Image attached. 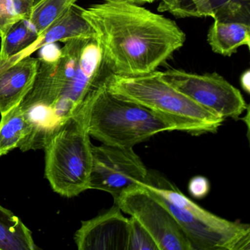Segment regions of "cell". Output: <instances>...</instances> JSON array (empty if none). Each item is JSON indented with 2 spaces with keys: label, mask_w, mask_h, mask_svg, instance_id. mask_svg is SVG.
<instances>
[{
  "label": "cell",
  "mask_w": 250,
  "mask_h": 250,
  "mask_svg": "<svg viewBox=\"0 0 250 250\" xmlns=\"http://www.w3.org/2000/svg\"><path fill=\"white\" fill-rule=\"evenodd\" d=\"M83 16L114 75L153 72L185 43V33L175 21L125 0H105L84 8Z\"/></svg>",
  "instance_id": "cell-1"
},
{
  "label": "cell",
  "mask_w": 250,
  "mask_h": 250,
  "mask_svg": "<svg viewBox=\"0 0 250 250\" xmlns=\"http://www.w3.org/2000/svg\"><path fill=\"white\" fill-rule=\"evenodd\" d=\"M143 187L159 199L182 228L193 250H250V226L212 213L159 174L148 172Z\"/></svg>",
  "instance_id": "cell-4"
},
{
  "label": "cell",
  "mask_w": 250,
  "mask_h": 250,
  "mask_svg": "<svg viewBox=\"0 0 250 250\" xmlns=\"http://www.w3.org/2000/svg\"><path fill=\"white\" fill-rule=\"evenodd\" d=\"M158 11H168L178 18L194 17L187 0H161Z\"/></svg>",
  "instance_id": "cell-21"
},
{
  "label": "cell",
  "mask_w": 250,
  "mask_h": 250,
  "mask_svg": "<svg viewBox=\"0 0 250 250\" xmlns=\"http://www.w3.org/2000/svg\"><path fill=\"white\" fill-rule=\"evenodd\" d=\"M83 108L90 137L107 146L134 148L156 134L174 131L147 108L111 93L105 80L90 93Z\"/></svg>",
  "instance_id": "cell-5"
},
{
  "label": "cell",
  "mask_w": 250,
  "mask_h": 250,
  "mask_svg": "<svg viewBox=\"0 0 250 250\" xmlns=\"http://www.w3.org/2000/svg\"><path fill=\"white\" fill-rule=\"evenodd\" d=\"M35 0H0V39L16 23L28 20Z\"/></svg>",
  "instance_id": "cell-19"
},
{
  "label": "cell",
  "mask_w": 250,
  "mask_h": 250,
  "mask_svg": "<svg viewBox=\"0 0 250 250\" xmlns=\"http://www.w3.org/2000/svg\"><path fill=\"white\" fill-rule=\"evenodd\" d=\"M105 85L113 94L147 108L167 121L174 131L194 136L213 134L225 121L166 83L160 71L137 77L109 74Z\"/></svg>",
  "instance_id": "cell-3"
},
{
  "label": "cell",
  "mask_w": 250,
  "mask_h": 250,
  "mask_svg": "<svg viewBox=\"0 0 250 250\" xmlns=\"http://www.w3.org/2000/svg\"><path fill=\"white\" fill-rule=\"evenodd\" d=\"M241 87L247 93H250V71L247 70L241 76Z\"/></svg>",
  "instance_id": "cell-23"
},
{
  "label": "cell",
  "mask_w": 250,
  "mask_h": 250,
  "mask_svg": "<svg viewBox=\"0 0 250 250\" xmlns=\"http://www.w3.org/2000/svg\"><path fill=\"white\" fill-rule=\"evenodd\" d=\"M77 0H38L32 8L29 21L38 35L58 21Z\"/></svg>",
  "instance_id": "cell-17"
},
{
  "label": "cell",
  "mask_w": 250,
  "mask_h": 250,
  "mask_svg": "<svg viewBox=\"0 0 250 250\" xmlns=\"http://www.w3.org/2000/svg\"><path fill=\"white\" fill-rule=\"evenodd\" d=\"M31 230L19 216L0 205V250H36Z\"/></svg>",
  "instance_id": "cell-15"
},
{
  "label": "cell",
  "mask_w": 250,
  "mask_h": 250,
  "mask_svg": "<svg viewBox=\"0 0 250 250\" xmlns=\"http://www.w3.org/2000/svg\"><path fill=\"white\" fill-rule=\"evenodd\" d=\"M194 17L250 24V0H187Z\"/></svg>",
  "instance_id": "cell-14"
},
{
  "label": "cell",
  "mask_w": 250,
  "mask_h": 250,
  "mask_svg": "<svg viewBox=\"0 0 250 250\" xmlns=\"http://www.w3.org/2000/svg\"><path fill=\"white\" fill-rule=\"evenodd\" d=\"M160 75L193 102L224 120H237L249 107L241 91L217 73L197 74L171 68L160 71Z\"/></svg>",
  "instance_id": "cell-7"
},
{
  "label": "cell",
  "mask_w": 250,
  "mask_h": 250,
  "mask_svg": "<svg viewBox=\"0 0 250 250\" xmlns=\"http://www.w3.org/2000/svg\"><path fill=\"white\" fill-rule=\"evenodd\" d=\"M114 203L123 213L140 222L151 235L159 250H193L172 213L143 186L124 193Z\"/></svg>",
  "instance_id": "cell-8"
},
{
  "label": "cell",
  "mask_w": 250,
  "mask_h": 250,
  "mask_svg": "<svg viewBox=\"0 0 250 250\" xmlns=\"http://www.w3.org/2000/svg\"><path fill=\"white\" fill-rule=\"evenodd\" d=\"M89 189L109 193L114 200L146 183L149 171L133 147L92 144Z\"/></svg>",
  "instance_id": "cell-9"
},
{
  "label": "cell",
  "mask_w": 250,
  "mask_h": 250,
  "mask_svg": "<svg viewBox=\"0 0 250 250\" xmlns=\"http://www.w3.org/2000/svg\"><path fill=\"white\" fill-rule=\"evenodd\" d=\"M38 37L39 35L27 20L16 23L1 39L0 65L28 47Z\"/></svg>",
  "instance_id": "cell-18"
},
{
  "label": "cell",
  "mask_w": 250,
  "mask_h": 250,
  "mask_svg": "<svg viewBox=\"0 0 250 250\" xmlns=\"http://www.w3.org/2000/svg\"><path fill=\"white\" fill-rule=\"evenodd\" d=\"M129 219L114 203L96 217L82 222L74 240L80 250H127Z\"/></svg>",
  "instance_id": "cell-10"
},
{
  "label": "cell",
  "mask_w": 250,
  "mask_h": 250,
  "mask_svg": "<svg viewBox=\"0 0 250 250\" xmlns=\"http://www.w3.org/2000/svg\"><path fill=\"white\" fill-rule=\"evenodd\" d=\"M83 9L74 4L58 21L41 33L32 44L1 64L0 68L13 65L23 58L30 57L41 48L53 44L55 42L65 43L71 39L96 36L94 30L83 17Z\"/></svg>",
  "instance_id": "cell-11"
},
{
  "label": "cell",
  "mask_w": 250,
  "mask_h": 250,
  "mask_svg": "<svg viewBox=\"0 0 250 250\" xmlns=\"http://www.w3.org/2000/svg\"><path fill=\"white\" fill-rule=\"evenodd\" d=\"M208 42L215 53L231 56L241 46L250 48V24L213 20L208 33Z\"/></svg>",
  "instance_id": "cell-13"
},
{
  "label": "cell",
  "mask_w": 250,
  "mask_h": 250,
  "mask_svg": "<svg viewBox=\"0 0 250 250\" xmlns=\"http://www.w3.org/2000/svg\"><path fill=\"white\" fill-rule=\"evenodd\" d=\"M125 1L139 5H143V4L145 3H152V2H154V0H125Z\"/></svg>",
  "instance_id": "cell-24"
},
{
  "label": "cell",
  "mask_w": 250,
  "mask_h": 250,
  "mask_svg": "<svg viewBox=\"0 0 250 250\" xmlns=\"http://www.w3.org/2000/svg\"><path fill=\"white\" fill-rule=\"evenodd\" d=\"M43 150L45 176L55 192L71 198L89 189L93 155L84 108L51 137Z\"/></svg>",
  "instance_id": "cell-6"
},
{
  "label": "cell",
  "mask_w": 250,
  "mask_h": 250,
  "mask_svg": "<svg viewBox=\"0 0 250 250\" xmlns=\"http://www.w3.org/2000/svg\"><path fill=\"white\" fill-rule=\"evenodd\" d=\"M1 115L0 156L20 147L29 131L28 124L20 104Z\"/></svg>",
  "instance_id": "cell-16"
},
{
  "label": "cell",
  "mask_w": 250,
  "mask_h": 250,
  "mask_svg": "<svg viewBox=\"0 0 250 250\" xmlns=\"http://www.w3.org/2000/svg\"><path fill=\"white\" fill-rule=\"evenodd\" d=\"M84 39L67 41L55 56L39 58L34 84L20 104L29 125L19 147L21 151L44 148L51 137L83 109L73 80Z\"/></svg>",
  "instance_id": "cell-2"
},
{
  "label": "cell",
  "mask_w": 250,
  "mask_h": 250,
  "mask_svg": "<svg viewBox=\"0 0 250 250\" xmlns=\"http://www.w3.org/2000/svg\"><path fill=\"white\" fill-rule=\"evenodd\" d=\"M39 59L27 57L0 68V114L21 103L34 84Z\"/></svg>",
  "instance_id": "cell-12"
},
{
  "label": "cell",
  "mask_w": 250,
  "mask_h": 250,
  "mask_svg": "<svg viewBox=\"0 0 250 250\" xmlns=\"http://www.w3.org/2000/svg\"><path fill=\"white\" fill-rule=\"evenodd\" d=\"M127 250H159L148 232L135 218H129Z\"/></svg>",
  "instance_id": "cell-20"
},
{
  "label": "cell",
  "mask_w": 250,
  "mask_h": 250,
  "mask_svg": "<svg viewBox=\"0 0 250 250\" xmlns=\"http://www.w3.org/2000/svg\"><path fill=\"white\" fill-rule=\"evenodd\" d=\"M188 190L190 194L196 198L201 199L206 197L210 190L208 180L205 177H194L188 184Z\"/></svg>",
  "instance_id": "cell-22"
}]
</instances>
